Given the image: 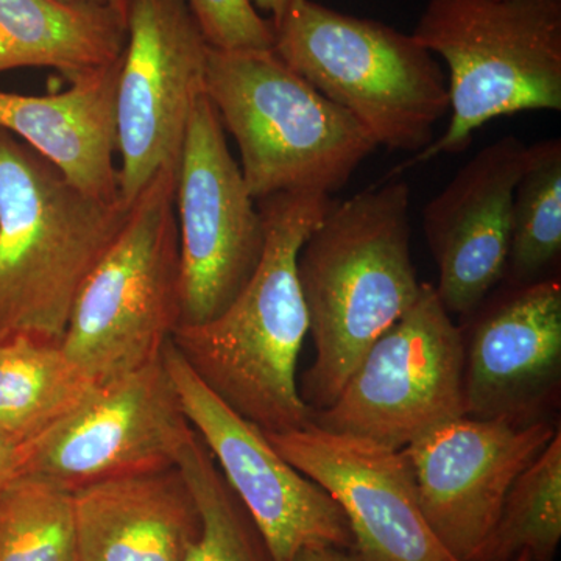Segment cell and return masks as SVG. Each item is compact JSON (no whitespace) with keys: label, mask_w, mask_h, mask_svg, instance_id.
Returning <instances> with one entry per match:
<instances>
[{"label":"cell","mask_w":561,"mask_h":561,"mask_svg":"<svg viewBox=\"0 0 561 561\" xmlns=\"http://www.w3.org/2000/svg\"><path fill=\"white\" fill-rule=\"evenodd\" d=\"M465 341V415L529 424L548 420L561 379V284L507 286L476 309Z\"/></svg>","instance_id":"cell-15"},{"label":"cell","mask_w":561,"mask_h":561,"mask_svg":"<svg viewBox=\"0 0 561 561\" xmlns=\"http://www.w3.org/2000/svg\"><path fill=\"white\" fill-rule=\"evenodd\" d=\"M0 561H79L73 496L33 476L0 494Z\"/></svg>","instance_id":"cell-24"},{"label":"cell","mask_w":561,"mask_h":561,"mask_svg":"<svg viewBox=\"0 0 561 561\" xmlns=\"http://www.w3.org/2000/svg\"><path fill=\"white\" fill-rule=\"evenodd\" d=\"M121 60L69 80L60 94L0 91V128L27 144L70 183L101 201H119L116 87Z\"/></svg>","instance_id":"cell-18"},{"label":"cell","mask_w":561,"mask_h":561,"mask_svg":"<svg viewBox=\"0 0 561 561\" xmlns=\"http://www.w3.org/2000/svg\"><path fill=\"white\" fill-rule=\"evenodd\" d=\"M22 476V448L0 434V494Z\"/></svg>","instance_id":"cell-26"},{"label":"cell","mask_w":561,"mask_h":561,"mask_svg":"<svg viewBox=\"0 0 561 561\" xmlns=\"http://www.w3.org/2000/svg\"><path fill=\"white\" fill-rule=\"evenodd\" d=\"M411 186L389 181L332 202L298 254L316 357L302 378L312 413L337 400L373 343L415 305Z\"/></svg>","instance_id":"cell-1"},{"label":"cell","mask_w":561,"mask_h":561,"mask_svg":"<svg viewBox=\"0 0 561 561\" xmlns=\"http://www.w3.org/2000/svg\"><path fill=\"white\" fill-rule=\"evenodd\" d=\"M192 434L161 357L95 386L76 411L22 448V476L76 493L111 479L176 467Z\"/></svg>","instance_id":"cell-11"},{"label":"cell","mask_w":561,"mask_h":561,"mask_svg":"<svg viewBox=\"0 0 561 561\" xmlns=\"http://www.w3.org/2000/svg\"><path fill=\"white\" fill-rule=\"evenodd\" d=\"M176 467L191 486L202 522L184 561H275L197 432L181 449Z\"/></svg>","instance_id":"cell-23"},{"label":"cell","mask_w":561,"mask_h":561,"mask_svg":"<svg viewBox=\"0 0 561 561\" xmlns=\"http://www.w3.org/2000/svg\"><path fill=\"white\" fill-rule=\"evenodd\" d=\"M180 327L217 319L239 297L264 253L265 227L224 125L203 94L192 110L176 168Z\"/></svg>","instance_id":"cell-9"},{"label":"cell","mask_w":561,"mask_h":561,"mask_svg":"<svg viewBox=\"0 0 561 561\" xmlns=\"http://www.w3.org/2000/svg\"><path fill=\"white\" fill-rule=\"evenodd\" d=\"M448 66V128L412 164L461 153L501 116L561 111V0H430L412 33Z\"/></svg>","instance_id":"cell-6"},{"label":"cell","mask_w":561,"mask_h":561,"mask_svg":"<svg viewBox=\"0 0 561 561\" xmlns=\"http://www.w3.org/2000/svg\"><path fill=\"white\" fill-rule=\"evenodd\" d=\"M526 149L518 136H502L479 150L424 206V234L438 268L434 287L449 316L470 317L504 280L513 192Z\"/></svg>","instance_id":"cell-16"},{"label":"cell","mask_w":561,"mask_h":561,"mask_svg":"<svg viewBox=\"0 0 561 561\" xmlns=\"http://www.w3.org/2000/svg\"><path fill=\"white\" fill-rule=\"evenodd\" d=\"M205 94L238 144L254 202L287 192L334 194L378 149L359 122L273 49L210 47Z\"/></svg>","instance_id":"cell-4"},{"label":"cell","mask_w":561,"mask_h":561,"mask_svg":"<svg viewBox=\"0 0 561 561\" xmlns=\"http://www.w3.org/2000/svg\"><path fill=\"white\" fill-rule=\"evenodd\" d=\"M73 2H90L98 3V5L111 7V9H116L127 16L131 0H73Z\"/></svg>","instance_id":"cell-29"},{"label":"cell","mask_w":561,"mask_h":561,"mask_svg":"<svg viewBox=\"0 0 561 561\" xmlns=\"http://www.w3.org/2000/svg\"><path fill=\"white\" fill-rule=\"evenodd\" d=\"M561 254V139L531 144L513 192L507 286L552 278ZM502 280V283H504Z\"/></svg>","instance_id":"cell-21"},{"label":"cell","mask_w":561,"mask_h":561,"mask_svg":"<svg viewBox=\"0 0 561 561\" xmlns=\"http://www.w3.org/2000/svg\"><path fill=\"white\" fill-rule=\"evenodd\" d=\"M559 424L459 416L405 446L421 511L459 561H474L513 483L552 440Z\"/></svg>","instance_id":"cell-13"},{"label":"cell","mask_w":561,"mask_h":561,"mask_svg":"<svg viewBox=\"0 0 561 561\" xmlns=\"http://www.w3.org/2000/svg\"><path fill=\"white\" fill-rule=\"evenodd\" d=\"M561 541V431L513 483L496 527L474 561H556Z\"/></svg>","instance_id":"cell-22"},{"label":"cell","mask_w":561,"mask_h":561,"mask_svg":"<svg viewBox=\"0 0 561 561\" xmlns=\"http://www.w3.org/2000/svg\"><path fill=\"white\" fill-rule=\"evenodd\" d=\"M79 561H184L202 522L179 467L72 493Z\"/></svg>","instance_id":"cell-17"},{"label":"cell","mask_w":561,"mask_h":561,"mask_svg":"<svg viewBox=\"0 0 561 561\" xmlns=\"http://www.w3.org/2000/svg\"><path fill=\"white\" fill-rule=\"evenodd\" d=\"M276 55L351 114L379 146L419 154L449 113L448 77L426 47L383 22L294 0Z\"/></svg>","instance_id":"cell-5"},{"label":"cell","mask_w":561,"mask_h":561,"mask_svg":"<svg viewBox=\"0 0 561 561\" xmlns=\"http://www.w3.org/2000/svg\"><path fill=\"white\" fill-rule=\"evenodd\" d=\"M515 561H530L529 553H527V552L519 553V556L516 557Z\"/></svg>","instance_id":"cell-30"},{"label":"cell","mask_w":561,"mask_h":561,"mask_svg":"<svg viewBox=\"0 0 561 561\" xmlns=\"http://www.w3.org/2000/svg\"><path fill=\"white\" fill-rule=\"evenodd\" d=\"M210 47L264 50L275 46V27L250 0H186Z\"/></svg>","instance_id":"cell-25"},{"label":"cell","mask_w":561,"mask_h":561,"mask_svg":"<svg viewBox=\"0 0 561 561\" xmlns=\"http://www.w3.org/2000/svg\"><path fill=\"white\" fill-rule=\"evenodd\" d=\"M332 202L331 195L316 192L257 201L265 245L249 284L217 319L173 332V345L195 375L264 432L312 423L297 383L298 356L309 332L297 262Z\"/></svg>","instance_id":"cell-2"},{"label":"cell","mask_w":561,"mask_h":561,"mask_svg":"<svg viewBox=\"0 0 561 561\" xmlns=\"http://www.w3.org/2000/svg\"><path fill=\"white\" fill-rule=\"evenodd\" d=\"M95 383L60 343L13 335L0 341V434L25 448L87 400Z\"/></svg>","instance_id":"cell-20"},{"label":"cell","mask_w":561,"mask_h":561,"mask_svg":"<svg viewBox=\"0 0 561 561\" xmlns=\"http://www.w3.org/2000/svg\"><path fill=\"white\" fill-rule=\"evenodd\" d=\"M209 49L186 0H131L116 87L125 202L179 162L192 110L205 94Z\"/></svg>","instance_id":"cell-10"},{"label":"cell","mask_w":561,"mask_h":561,"mask_svg":"<svg viewBox=\"0 0 561 561\" xmlns=\"http://www.w3.org/2000/svg\"><path fill=\"white\" fill-rule=\"evenodd\" d=\"M463 370V331L423 283L415 305L373 343L312 423L404 449L465 415Z\"/></svg>","instance_id":"cell-8"},{"label":"cell","mask_w":561,"mask_h":561,"mask_svg":"<svg viewBox=\"0 0 561 561\" xmlns=\"http://www.w3.org/2000/svg\"><path fill=\"white\" fill-rule=\"evenodd\" d=\"M294 561H362L360 557L348 549L334 548V546H320V548L302 549Z\"/></svg>","instance_id":"cell-27"},{"label":"cell","mask_w":561,"mask_h":561,"mask_svg":"<svg viewBox=\"0 0 561 561\" xmlns=\"http://www.w3.org/2000/svg\"><path fill=\"white\" fill-rule=\"evenodd\" d=\"M162 360L184 415L256 524L273 560L294 561L302 549L320 546L354 551L348 518L327 491L284 460L261 427L221 401L172 341Z\"/></svg>","instance_id":"cell-12"},{"label":"cell","mask_w":561,"mask_h":561,"mask_svg":"<svg viewBox=\"0 0 561 561\" xmlns=\"http://www.w3.org/2000/svg\"><path fill=\"white\" fill-rule=\"evenodd\" d=\"M176 168L164 165L135 198L70 309L60 346L95 386L160 360L180 327Z\"/></svg>","instance_id":"cell-7"},{"label":"cell","mask_w":561,"mask_h":561,"mask_svg":"<svg viewBox=\"0 0 561 561\" xmlns=\"http://www.w3.org/2000/svg\"><path fill=\"white\" fill-rule=\"evenodd\" d=\"M254 9L271 14L272 24H278L294 0H250Z\"/></svg>","instance_id":"cell-28"},{"label":"cell","mask_w":561,"mask_h":561,"mask_svg":"<svg viewBox=\"0 0 561 561\" xmlns=\"http://www.w3.org/2000/svg\"><path fill=\"white\" fill-rule=\"evenodd\" d=\"M264 434L284 460L341 505L362 561H459L421 511L402 449L313 423Z\"/></svg>","instance_id":"cell-14"},{"label":"cell","mask_w":561,"mask_h":561,"mask_svg":"<svg viewBox=\"0 0 561 561\" xmlns=\"http://www.w3.org/2000/svg\"><path fill=\"white\" fill-rule=\"evenodd\" d=\"M131 203L92 197L0 128V341L61 343L84 280L130 216Z\"/></svg>","instance_id":"cell-3"},{"label":"cell","mask_w":561,"mask_h":561,"mask_svg":"<svg viewBox=\"0 0 561 561\" xmlns=\"http://www.w3.org/2000/svg\"><path fill=\"white\" fill-rule=\"evenodd\" d=\"M127 16L73 0H0V73L51 68L65 79L121 60Z\"/></svg>","instance_id":"cell-19"}]
</instances>
